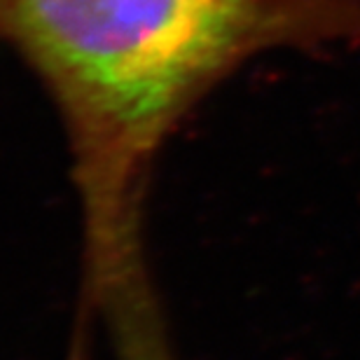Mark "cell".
Masks as SVG:
<instances>
[{
	"instance_id": "cell-1",
	"label": "cell",
	"mask_w": 360,
	"mask_h": 360,
	"mask_svg": "<svg viewBox=\"0 0 360 360\" xmlns=\"http://www.w3.org/2000/svg\"><path fill=\"white\" fill-rule=\"evenodd\" d=\"M356 33L360 0H0V42L68 131L84 290L143 250L155 157L213 84L264 49Z\"/></svg>"
},
{
	"instance_id": "cell-2",
	"label": "cell",
	"mask_w": 360,
	"mask_h": 360,
	"mask_svg": "<svg viewBox=\"0 0 360 360\" xmlns=\"http://www.w3.org/2000/svg\"><path fill=\"white\" fill-rule=\"evenodd\" d=\"M110 335L117 360H174L157 302L122 307L110 321Z\"/></svg>"
}]
</instances>
